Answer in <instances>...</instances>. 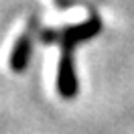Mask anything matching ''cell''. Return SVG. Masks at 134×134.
Returning a JSON list of instances; mask_svg holds the SVG:
<instances>
[{
  "instance_id": "1",
  "label": "cell",
  "mask_w": 134,
  "mask_h": 134,
  "mask_svg": "<svg viewBox=\"0 0 134 134\" xmlns=\"http://www.w3.org/2000/svg\"><path fill=\"white\" fill-rule=\"evenodd\" d=\"M57 93L63 100H73L79 92V81L75 75V65H73V55L69 49L61 51V57L57 63Z\"/></svg>"
},
{
  "instance_id": "2",
  "label": "cell",
  "mask_w": 134,
  "mask_h": 134,
  "mask_svg": "<svg viewBox=\"0 0 134 134\" xmlns=\"http://www.w3.org/2000/svg\"><path fill=\"white\" fill-rule=\"evenodd\" d=\"M100 31H102V20L98 16H92L87 20H83V23H79V25L69 26L61 37V45H63V49L73 51V47H77L79 43L98 37Z\"/></svg>"
},
{
  "instance_id": "3",
  "label": "cell",
  "mask_w": 134,
  "mask_h": 134,
  "mask_svg": "<svg viewBox=\"0 0 134 134\" xmlns=\"http://www.w3.org/2000/svg\"><path fill=\"white\" fill-rule=\"evenodd\" d=\"M31 55H33V37H31V33H25L16 39V43H14V47L8 55L10 71L23 73L31 63Z\"/></svg>"
}]
</instances>
